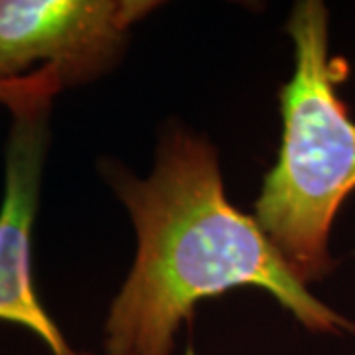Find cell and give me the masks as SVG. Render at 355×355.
<instances>
[{
    "label": "cell",
    "mask_w": 355,
    "mask_h": 355,
    "mask_svg": "<svg viewBox=\"0 0 355 355\" xmlns=\"http://www.w3.org/2000/svg\"><path fill=\"white\" fill-rule=\"evenodd\" d=\"M107 180L137 229V257L105 322V355H172L193 306L237 286H259L312 331L355 324L312 296L254 217L229 203L216 148L168 132L144 180L109 166Z\"/></svg>",
    "instance_id": "obj_1"
},
{
    "label": "cell",
    "mask_w": 355,
    "mask_h": 355,
    "mask_svg": "<svg viewBox=\"0 0 355 355\" xmlns=\"http://www.w3.org/2000/svg\"><path fill=\"white\" fill-rule=\"evenodd\" d=\"M286 32L294 44V73L280 89L279 158L265 176L254 219L308 284L334 265L331 225L355 190V123L338 95L349 65L330 53L326 4L296 2Z\"/></svg>",
    "instance_id": "obj_2"
},
{
    "label": "cell",
    "mask_w": 355,
    "mask_h": 355,
    "mask_svg": "<svg viewBox=\"0 0 355 355\" xmlns=\"http://www.w3.org/2000/svg\"><path fill=\"white\" fill-rule=\"evenodd\" d=\"M156 8L146 0H0V83L55 67L64 87L103 73L128 30Z\"/></svg>",
    "instance_id": "obj_3"
},
{
    "label": "cell",
    "mask_w": 355,
    "mask_h": 355,
    "mask_svg": "<svg viewBox=\"0 0 355 355\" xmlns=\"http://www.w3.org/2000/svg\"><path fill=\"white\" fill-rule=\"evenodd\" d=\"M50 109L12 114L0 205V320L34 331L50 355L76 352L40 302L32 277V229L48 153Z\"/></svg>",
    "instance_id": "obj_4"
},
{
    "label": "cell",
    "mask_w": 355,
    "mask_h": 355,
    "mask_svg": "<svg viewBox=\"0 0 355 355\" xmlns=\"http://www.w3.org/2000/svg\"><path fill=\"white\" fill-rule=\"evenodd\" d=\"M64 89L62 77L55 67H40L32 76L16 81L0 83V105H4L10 114L28 113L44 107H51L53 97Z\"/></svg>",
    "instance_id": "obj_5"
}]
</instances>
